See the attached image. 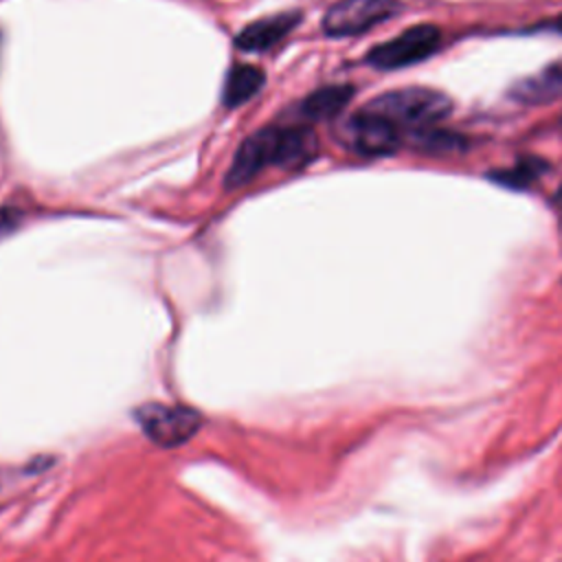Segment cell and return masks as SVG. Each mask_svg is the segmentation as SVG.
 <instances>
[{"instance_id": "6da1fadb", "label": "cell", "mask_w": 562, "mask_h": 562, "mask_svg": "<svg viewBox=\"0 0 562 562\" xmlns=\"http://www.w3.org/2000/svg\"><path fill=\"white\" fill-rule=\"evenodd\" d=\"M316 154V136L307 127H263L237 149L226 173V187L248 184L263 167H301Z\"/></svg>"}, {"instance_id": "7a4b0ae2", "label": "cell", "mask_w": 562, "mask_h": 562, "mask_svg": "<svg viewBox=\"0 0 562 562\" xmlns=\"http://www.w3.org/2000/svg\"><path fill=\"white\" fill-rule=\"evenodd\" d=\"M364 110L375 112L391 121L397 127H428L446 119L452 110V101L448 94L426 88V86H408L389 90L364 105Z\"/></svg>"}, {"instance_id": "3957f363", "label": "cell", "mask_w": 562, "mask_h": 562, "mask_svg": "<svg viewBox=\"0 0 562 562\" xmlns=\"http://www.w3.org/2000/svg\"><path fill=\"white\" fill-rule=\"evenodd\" d=\"M441 46V31L432 24H415L400 35L373 46L367 64L380 70H395L428 59Z\"/></svg>"}, {"instance_id": "277c9868", "label": "cell", "mask_w": 562, "mask_h": 562, "mask_svg": "<svg viewBox=\"0 0 562 562\" xmlns=\"http://www.w3.org/2000/svg\"><path fill=\"white\" fill-rule=\"evenodd\" d=\"M402 11L397 0H338L323 18V31L329 37L360 35Z\"/></svg>"}, {"instance_id": "5b68a950", "label": "cell", "mask_w": 562, "mask_h": 562, "mask_svg": "<svg viewBox=\"0 0 562 562\" xmlns=\"http://www.w3.org/2000/svg\"><path fill=\"white\" fill-rule=\"evenodd\" d=\"M136 422L154 443L165 448L189 441L202 424L195 411L176 404H145L136 411Z\"/></svg>"}, {"instance_id": "8992f818", "label": "cell", "mask_w": 562, "mask_h": 562, "mask_svg": "<svg viewBox=\"0 0 562 562\" xmlns=\"http://www.w3.org/2000/svg\"><path fill=\"white\" fill-rule=\"evenodd\" d=\"M340 138L351 151L362 156H386L402 143L397 125L364 108L345 121Z\"/></svg>"}, {"instance_id": "52a82bcc", "label": "cell", "mask_w": 562, "mask_h": 562, "mask_svg": "<svg viewBox=\"0 0 562 562\" xmlns=\"http://www.w3.org/2000/svg\"><path fill=\"white\" fill-rule=\"evenodd\" d=\"M509 97L520 103L540 105L562 99V61H553L533 75L518 79L509 88Z\"/></svg>"}, {"instance_id": "ba28073f", "label": "cell", "mask_w": 562, "mask_h": 562, "mask_svg": "<svg viewBox=\"0 0 562 562\" xmlns=\"http://www.w3.org/2000/svg\"><path fill=\"white\" fill-rule=\"evenodd\" d=\"M299 20H301V13H277V15L257 20L235 37V46L250 53L268 50L274 44H279L296 26Z\"/></svg>"}, {"instance_id": "9c48e42d", "label": "cell", "mask_w": 562, "mask_h": 562, "mask_svg": "<svg viewBox=\"0 0 562 562\" xmlns=\"http://www.w3.org/2000/svg\"><path fill=\"white\" fill-rule=\"evenodd\" d=\"M351 94H353L351 86H327V88H321V90L312 92L299 105V116L307 119V121L331 119L338 112H342V108L349 103Z\"/></svg>"}, {"instance_id": "30bf717a", "label": "cell", "mask_w": 562, "mask_h": 562, "mask_svg": "<svg viewBox=\"0 0 562 562\" xmlns=\"http://www.w3.org/2000/svg\"><path fill=\"white\" fill-rule=\"evenodd\" d=\"M263 81H266V75L261 68L252 64L233 66L224 83V103L228 108L246 103L250 97H255L263 88Z\"/></svg>"}, {"instance_id": "8fae6325", "label": "cell", "mask_w": 562, "mask_h": 562, "mask_svg": "<svg viewBox=\"0 0 562 562\" xmlns=\"http://www.w3.org/2000/svg\"><path fill=\"white\" fill-rule=\"evenodd\" d=\"M547 171V160L536 158V156H527L522 160H518L514 167L494 173L492 178L503 184V187H512V189H525L531 182H536L542 173Z\"/></svg>"}, {"instance_id": "7c38bea8", "label": "cell", "mask_w": 562, "mask_h": 562, "mask_svg": "<svg viewBox=\"0 0 562 562\" xmlns=\"http://www.w3.org/2000/svg\"><path fill=\"white\" fill-rule=\"evenodd\" d=\"M415 145L422 149H439V151H448V149H457L459 147V138L452 136L450 132H437V130H417L415 134Z\"/></svg>"}, {"instance_id": "4fadbf2b", "label": "cell", "mask_w": 562, "mask_h": 562, "mask_svg": "<svg viewBox=\"0 0 562 562\" xmlns=\"http://www.w3.org/2000/svg\"><path fill=\"white\" fill-rule=\"evenodd\" d=\"M18 224V213L11 209H0V237L7 235Z\"/></svg>"}, {"instance_id": "5bb4252c", "label": "cell", "mask_w": 562, "mask_h": 562, "mask_svg": "<svg viewBox=\"0 0 562 562\" xmlns=\"http://www.w3.org/2000/svg\"><path fill=\"white\" fill-rule=\"evenodd\" d=\"M549 29H553V31L562 33V15H558L555 20H551V22H549Z\"/></svg>"}, {"instance_id": "9a60e30c", "label": "cell", "mask_w": 562, "mask_h": 562, "mask_svg": "<svg viewBox=\"0 0 562 562\" xmlns=\"http://www.w3.org/2000/svg\"><path fill=\"white\" fill-rule=\"evenodd\" d=\"M558 202L562 204V187H560V191H558Z\"/></svg>"}]
</instances>
